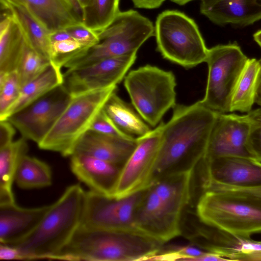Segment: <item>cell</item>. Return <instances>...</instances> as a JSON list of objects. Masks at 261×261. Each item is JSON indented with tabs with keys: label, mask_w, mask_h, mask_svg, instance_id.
I'll return each instance as SVG.
<instances>
[{
	"label": "cell",
	"mask_w": 261,
	"mask_h": 261,
	"mask_svg": "<svg viewBox=\"0 0 261 261\" xmlns=\"http://www.w3.org/2000/svg\"><path fill=\"white\" fill-rule=\"evenodd\" d=\"M173 109L171 119L162 122L152 183L169 173L198 165L205 154L217 114L200 100L190 106L176 104Z\"/></svg>",
	"instance_id": "6da1fadb"
},
{
	"label": "cell",
	"mask_w": 261,
	"mask_h": 261,
	"mask_svg": "<svg viewBox=\"0 0 261 261\" xmlns=\"http://www.w3.org/2000/svg\"><path fill=\"white\" fill-rule=\"evenodd\" d=\"M164 244L136 230H108L80 224L68 243L53 259L150 260Z\"/></svg>",
	"instance_id": "7a4b0ae2"
},
{
	"label": "cell",
	"mask_w": 261,
	"mask_h": 261,
	"mask_svg": "<svg viewBox=\"0 0 261 261\" xmlns=\"http://www.w3.org/2000/svg\"><path fill=\"white\" fill-rule=\"evenodd\" d=\"M85 198L86 191L80 184L70 186L58 200L50 205L31 233L10 245L19 250L23 260L53 259L80 225Z\"/></svg>",
	"instance_id": "3957f363"
},
{
	"label": "cell",
	"mask_w": 261,
	"mask_h": 261,
	"mask_svg": "<svg viewBox=\"0 0 261 261\" xmlns=\"http://www.w3.org/2000/svg\"><path fill=\"white\" fill-rule=\"evenodd\" d=\"M196 216L209 226L249 238L261 232V197L227 189L210 190L198 197Z\"/></svg>",
	"instance_id": "277c9868"
},
{
	"label": "cell",
	"mask_w": 261,
	"mask_h": 261,
	"mask_svg": "<svg viewBox=\"0 0 261 261\" xmlns=\"http://www.w3.org/2000/svg\"><path fill=\"white\" fill-rule=\"evenodd\" d=\"M99 41L68 63L71 68L86 66L106 59L137 51L154 36L152 22L137 11H120L113 22L98 33Z\"/></svg>",
	"instance_id": "5b68a950"
},
{
	"label": "cell",
	"mask_w": 261,
	"mask_h": 261,
	"mask_svg": "<svg viewBox=\"0 0 261 261\" xmlns=\"http://www.w3.org/2000/svg\"><path fill=\"white\" fill-rule=\"evenodd\" d=\"M156 49L162 57L185 68L205 62L208 50L195 21L185 13L167 10L154 26Z\"/></svg>",
	"instance_id": "8992f818"
},
{
	"label": "cell",
	"mask_w": 261,
	"mask_h": 261,
	"mask_svg": "<svg viewBox=\"0 0 261 261\" xmlns=\"http://www.w3.org/2000/svg\"><path fill=\"white\" fill-rule=\"evenodd\" d=\"M117 86L72 97L70 102L43 140L38 144L43 150L71 156L81 137L88 131Z\"/></svg>",
	"instance_id": "52a82bcc"
},
{
	"label": "cell",
	"mask_w": 261,
	"mask_h": 261,
	"mask_svg": "<svg viewBox=\"0 0 261 261\" xmlns=\"http://www.w3.org/2000/svg\"><path fill=\"white\" fill-rule=\"evenodd\" d=\"M124 85L134 108L152 127L176 105V83L171 71L147 64L129 72Z\"/></svg>",
	"instance_id": "ba28073f"
},
{
	"label": "cell",
	"mask_w": 261,
	"mask_h": 261,
	"mask_svg": "<svg viewBox=\"0 0 261 261\" xmlns=\"http://www.w3.org/2000/svg\"><path fill=\"white\" fill-rule=\"evenodd\" d=\"M248 59L236 42L208 49L204 106L217 113L230 112L232 93Z\"/></svg>",
	"instance_id": "9c48e42d"
},
{
	"label": "cell",
	"mask_w": 261,
	"mask_h": 261,
	"mask_svg": "<svg viewBox=\"0 0 261 261\" xmlns=\"http://www.w3.org/2000/svg\"><path fill=\"white\" fill-rule=\"evenodd\" d=\"M162 122L137 138L135 150L122 167L110 197L122 198L148 189L151 185L161 142Z\"/></svg>",
	"instance_id": "30bf717a"
},
{
	"label": "cell",
	"mask_w": 261,
	"mask_h": 261,
	"mask_svg": "<svg viewBox=\"0 0 261 261\" xmlns=\"http://www.w3.org/2000/svg\"><path fill=\"white\" fill-rule=\"evenodd\" d=\"M71 98L62 84L6 120L20 132L22 137L38 144L57 122Z\"/></svg>",
	"instance_id": "8fae6325"
},
{
	"label": "cell",
	"mask_w": 261,
	"mask_h": 261,
	"mask_svg": "<svg viewBox=\"0 0 261 261\" xmlns=\"http://www.w3.org/2000/svg\"><path fill=\"white\" fill-rule=\"evenodd\" d=\"M146 190L122 198L92 190L86 192L81 224L108 230L137 231L134 226V216Z\"/></svg>",
	"instance_id": "7c38bea8"
},
{
	"label": "cell",
	"mask_w": 261,
	"mask_h": 261,
	"mask_svg": "<svg viewBox=\"0 0 261 261\" xmlns=\"http://www.w3.org/2000/svg\"><path fill=\"white\" fill-rule=\"evenodd\" d=\"M137 51L99 61L63 73V86L71 97L117 86L137 58Z\"/></svg>",
	"instance_id": "4fadbf2b"
},
{
	"label": "cell",
	"mask_w": 261,
	"mask_h": 261,
	"mask_svg": "<svg viewBox=\"0 0 261 261\" xmlns=\"http://www.w3.org/2000/svg\"><path fill=\"white\" fill-rule=\"evenodd\" d=\"M199 174L203 192L212 185L260 186L261 162L251 157L237 156L202 159Z\"/></svg>",
	"instance_id": "5bb4252c"
},
{
	"label": "cell",
	"mask_w": 261,
	"mask_h": 261,
	"mask_svg": "<svg viewBox=\"0 0 261 261\" xmlns=\"http://www.w3.org/2000/svg\"><path fill=\"white\" fill-rule=\"evenodd\" d=\"M199 222L187 235L193 245L226 260H261V241L238 237Z\"/></svg>",
	"instance_id": "9a60e30c"
},
{
	"label": "cell",
	"mask_w": 261,
	"mask_h": 261,
	"mask_svg": "<svg viewBox=\"0 0 261 261\" xmlns=\"http://www.w3.org/2000/svg\"><path fill=\"white\" fill-rule=\"evenodd\" d=\"M250 128L247 114L217 113L202 159L225 156L252 158L247 148Z\"/></svg>",
	"instance_id": "2e32d148"
},
{
	"label": "cell",
	"mask_w": 261,
	"mask_h": 261,
	"mask_svg": "<svg viewBox=\"0 0 261 261\" xmlns=\"http://www.w3.org/2000/svg\"><path fill=\"white\" fill-rule=\"evenodd\" d=\"M134 226L138 231L163 244L182 234V219L172 214L149 187L135 214Z\"/></svg>",
	"instance_id": "e0dca14e"
},
{
	"label": "cell",
	"mask_w": 261,
	"mask_h": 261,
	"mask_svg": "<svg viewBox=\"0 0 261 261\" xmlns=\"http://www.w3.org/2000/svg\"><path fill=\"white\" fill-rule=\"evenodd\" d=\"M137 143V138H121L88 130L77 142L73 154L92 156L122 167Z\"/></svg>",
	"instance_id": "ac0fdd59"
},
{
	"label": "cell",
	"mask_w": 261,
	"mask_h": 261,
	"mask_svg": "<svg viewBox=\"0 0 261 261\" xmlns=\"http://www.w3.org/2000/svg\"><path fill=\"white\" fill-rule=\"evenodd\" d=\"M200 11L216 24L243 27L261 19V0H201Z\"/></svg>",
	"instance_id": "d6986e66"
},
{
	"label": "cell",
	"mask_w": 261,
	"mask_h": 261,
	"mask_svg": "<svg viewBox=\"0 0 261 261\" xmlns=\"http://www.w3.org/2000/svg\"><path fill=\"white\" fill-rule=\"evenodd\" d=\"M70 169L90 190L110 196L122 167L81 154L70 156Z\"/></svg>",
	"instance_id": "ffe728a7"
},
{
	"label": "cell",
	"mask_w": 261,
	"mask_h": 261,
	"mask_svg": "<svg viewBox=\"0 0 261 261\" xmlns=\"http://www.w3.org/2000/svg\"><path fill=\"white\" fill-rule=\"evenodd\" d=\"M50 207L23 208L15 202L0 204V243L11 245L23 239L37 226Z\"/></svg>",
	"instance_id": "44dd1931"
},
{
	"label": "cell",
	"mask_w": 261,
	"mask_h": 261,
	"mask_svg": "<svg viewBox=\"0 0 261 261\" xmlns=\"http://www.w3.org/2000/svg\"><path fill=\"white\" fill-rule=\"evenodd\" d=\"M196 167L169 173L154 181L150 186L168 210L181 219L191 199Z\"/></svg>",
	"instance_id": "7402d4cb"
},
{
	"label": "cell",
	"mask_w": 261,
	"mask_h": 261,
	"mask_svg": "<svg viewBox=\"0 0 261 261\" xmlns=\"http://www.w3.org/2000/svg\"><path fill=\"white\" fill-rule=\"evenodd\" d=\"M24 6L50 32L83 23L71 0H8Z\"/></svg>",
	"instance_id": "603a6c76"
},
{
	"label": "cell",
	"mask_w": 261,
	"mask_h": 261,
	"mask_svg": "<svg viewBox=\"0 0 261 261\" xmlns=\"http://www.w3.org/2000/svg\"><path fill=\"white\" fill-rule=\"evenodd\" d=\"M27 40L11 14L3 12L0 22V73L16 71L22 60Z\"/></svg>",
	"instance_id": "cb8c5ba5"
},
{
	"label": "cell",
	"mask_w": 261,
	"mask_h": 261,
	"mask_svg": "<svg viewBox=\"0 0 261 261\" xmlns=\"http://www.w3.org/2000/svg\"><path fill=\"white\" fill-rule=\"evenodd\" d=\"M1 4L18 23L33 49L50 61V32L23 5L8 0H1Z\"/></svg>",
	"instance_id": "d4e9b609"
},
{
	"label": "cell",
	"mask_w": 261,
	"mask_h": 261,
	"mask_svg": "<svg viewBox=\"0 0 261 261\" xmlns=\"http://www.w3.org/2000/svg\"><path fill=\"white\" fill-rule=\"evenodd\" d=\"M61 68L51 63L36 78L23 86L16 100L1 115L0 120L10 116L39 99L62 84Z\"/></svg>",
	"instance_id": "484cf974"
},
{
	"label": "cell",
	"mask_w": 261,
	"mask_h": 261,
	"mask_svg": "<svg viewBox=\"0 0 261 261\" xmlns=\"http://www.w3.org/2000/svg\"><path fill=\"white\" fill-rule=\"evenodd\" d=\"M27 141L21 137L0 148V204L15 202L12 186L18 164L29 150Z\"/></svg>",
	"instance_id": "4316f807"
},
{
	"label": "cell",
	"mask_w": 261,
	"mask_h": 261,
	"mask_svg": "<svg viewBox=\"0 0 261 261\" xmlns=\"http://www.w3.org/2000/svg\"><path fill=\"white\" fill-rule=\"evenodd\" d=\"M114 92L102 109L116 125L125 134L137 138L143 136L152 129L134 107Z\"/></svg>",
	"instance_id": "83f0119b"
},
{
	"label": "cell",
	"mask_w": 261,
	"mask_h": 261,
	"mask_svg": "<svg viewBox=\"0 0 261 261\" xmlns=\"http://www.w3.org/2000/svg\"><path fill=\"white\" fill-rule=\"evenodd\" d=\"M259 70V61L255 58H248L232 93L230 112L248 113L252 110L255 103Z\"/></svg>",
	"instance_id": "f1b7e54d"
},
{
	"label": "cell",
	"mask_w": 261,
	"mask_h": 261,
	"mask_svg": "<svg viewBox=\"0 0 261 261\" xmlns=\"http://www.w3.org/2000/svg\"><path fill=\"white\" fill-rule=\"evenodd\" d=\"M15 181L23 189L47 187L52 184L51 170L45 162L26 154L18 164Z\"/></svg>",
	"instance_id": "f546056e"
},
{
	"label": "cell",
	"mask_w": 261,
	"mask_h": 261,
	"mask_svg": "<svg viewBox=\"0 0 261 261\" xmlns=\"http://www.w3.org/2000/svg\"><path fill=\"white\" fill-rule=\"evenodd\" d=\"M120 0H89L83 9V23L97 33L108 27L120 11Z\"/></svg>",
	"instance_id": "4dcf8cb0"
},
{
	"label": "cell",
	"mask_w": 261,
	"mask_h": 261,
	"mask_svg": "<svg viewBox=\"0 0 261 261\" xmlns=\"http://www.w3.org/2000/svg\"><path fill=\"white\" fill-rule=\"evenodd\" d=\"M50 61L38 54L27 41L23 55L16 71L21 88L38 76Z\"/></svg>",
	"instance_id": "1f68e13d"
},
{
	"label": "cell",
	"mask_w": 261,
	"mask_h": 261,
	"mask_svg": "<svg viewBox=\"0 0 261 261\" xmlns=\"http://www.w3.org/2000/svg\"><path fill=\"white\" fill-rule=\"evenodd\" d=\"M88 48L73 38L51 43L50 62L62 68L68 62L84 54Z\"/></svg>",
	"instance_id": "d6a6232c"
},
{
	"label": "cell",
	"mask_w": 261,
	"mask_h": 261,
	"mask_svg": "<svg viewBox=\"0 0 261 261\" xmlns=\"http://www.w3.org/2000/svg\"><path fill=\"white\" fill-rule=\"evenodd\" d=\"M21 90L16 71L0 73V115L16 100Z\"/></svg>",
	"instance_id": "836d02e7"
},
{
	"label": "cell",
	"mask_w": 261,
	"mask_h": 261,
	"mask_svg": "<svg viewBox=\"0 0 261 261\" xmlns=\"http://www.w3.org/2000/svg\"><path fill=\"white\" fill-rule=\"evenodd\" d=\"M210 252L194 245L172 246L160 251L150 260H187L198 261L201 256Z\"/></svg>",
	"instance_id": "e575fe53"
},
{
	"label": "cell",
	"mask_w": 261,
	"mask_h": 261,
	"mask_svg": "<svg viewBox=\"0 0 261 261\" xmlns=\"http://www.w3.org/2000/svg\"><path fill=\"white\" fill-rule=\"evenodd\" d=\"M247 115L250 120L247 148L252 158L261 162V107Z\"/></svg>",
	"instance_id": "d590c367"
},
{
	"label": "cell",
	"mask_w": 261,
	"mask_h": 261,
	"mask_svg": "<svg viewBox=\"0 0 261 261\" xmlns=\"http://www.w3.org/2000/svg\"><path fill=\"white\" fill-rule=\"evenodd\" d=\"M89 130L110 136L131 138H135L121 131L102 109L98 114Z\"/></svg>",
	"instance_id": "8d00e7d4"
},
{
	"label": "cell",
	"mask_w": 261,
	"mask_h": 261,
	"mask_svg": "<svg viewBox=\"0 0 261 261\" xmlns=\"http://www.w3.org/2000/svg\"><path fill=\"white\" fill-rule=\"evenodd\" d=\"M66 29L73 39L88 48L95 45L99 41L98 33L83 23H76Z\"/></svg>",
	"instance_id": "74e56055"
},
{
	"label": "cell",
	"mask_w": 261,
	"mask_h": 261,
	"mask_svg": "<svg viewBox=\"0 0 261 261\" xmlns=\"http://www.w3.org/2000/svg\"><path fill=\"white\" fill-rule=\"evenodd\" d=\"M16 128L7 120H0V148H3L13 141Z\"/></svg>",
	"instance_id": "f35d334b"
},
{
	"label": "cell",
	"mask_w": 261,
	"mask_h": 261,
	"mask_svg": "<svg viewBox=\"0 0 261 261\" xmlns=\"http://www.w3.org/2000/svg\"><path fill=\"white\" fill-rule=\"evenodd\" d=\"M0 259L4 260H23V257L16 247L5 244H0Z\"/></svg>",
	"instance_id": "ab89813d"
},
{
	"label": "cell",
	"mask_w": 261,
	"mask_h": 261,
	"mask_svg": "<svg viewBox=\"0 0 261 261\" xmlns=\"http://www.w3.org/2000/svg\"><path fill=\"white\" fill-rule=\"evenodd\" d=\"M217 189H227L252 194L261 197V186L253 187H237L217 185Z\"/></svg>",
	"instance_id": "60d3db41"
},
{
	"label": "cell",
	"mask_w": 261,
	"mask_h": 261,
	"mask_svg": "<svg viewBox=\"0 0 261 261\" xmlns=\"http://www.w3.org/2000/svg\"><path fill=\"white\" fill-rule=\"evenodd\" d=\"M136 8L153 9L160 7L165 0H131Z\"/></svg>",
	"instance_id": "b9f144b4"
},
{
	"label": "cell",
	"mask_w": 261,
	"mask_h": 261,
	"mask_svg": "<svg viewBox=\"0 0 261 261\" xmlns=\"http://www.w3.org/2000/svg\"><path fill=\"white\" fill-rule=\"evenodd\" d=\"M49 38L50 44L72 38L66 29L59 30L50 33Z\"/></svg>",
	"instance_id": "7bdbcfd3"
},
{
	"label": "cell",
	"mask_w": 261,
	"mask_h": 261,
	"mask_svg": "<svg viewBox=\"0 0 261 261\" xmlns=\"http://www.w3.org/2000/svg\"><path fill=\"white\" fill-rule=\"evenodd\" d=\"M258 61L260 64V70L258 77L255 103H257L261 107V57Z\"/></svg>",
	"instance_id": "ee69618b"
},
{
	"label": "cell",
	"mask_w": 261,
	"mask_h": 261,
	"mask_svg": "<svg viewBox=\"0 0 261 261\" xmlns=\"http://www.w3.org/2000/svg\"><path fill=\"white\" fill-rule=\"evenodd\" d=\"M253 38L261 48V30H258L254 34Z\"/></svg>",
	"instance_id": "f6af8a7d"
},
{
	"label": "cell",
	"mask_w": 261,
	"mask_h": 261,
	"mask_svg": "<svg viewBox=\"0 0 261 261\" xmlns=\"http://www.w3.org/2000/svg\"><path fill=\"white\" fill-rule=\"evenodd\" d=\"M171 2L180 6H183L187 3L195 0H170Z\"/></svg>",
	"instance_id": "bcb514c9"
},
{
	"label": "cell",
	"mask_w": 261,
	"mask_h": 261,
	"mask_svg": "<svg viewBox=\"0 0 261 261\" xmlns=\"http://www.w3.org/2000/svg\"><path fill=\"white\" fill-rule=\"evenodd\" d=\"M89 0H78L82 7L84 8L87 6Z\"/></svg>",
	"instance_id": "7dc6e473"
}]
</instances>
